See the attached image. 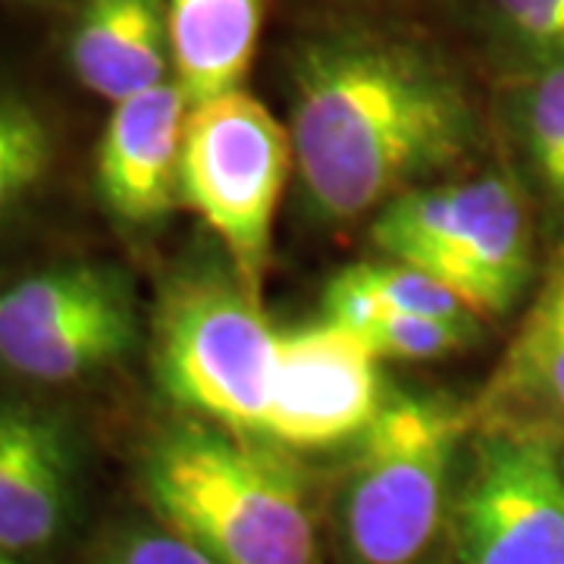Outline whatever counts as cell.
<instances>
[{
    "instance_id": "obj_17",
    "label": "cell",
    "mask_w": 564,
    "mask_h": 564,
    "mask_svg": "<svg viewBox=\"0 0 564 564\" xmlns=\"http://www.w3.org/2000/svg\"><path fill=\"white\" fill-rule=\"evenodd\" d=\"M54 163L51 126L32 104L0 91V220L17 210Z\"/></svg>"
},
{
    "instance_id": "obj_20",
    "label": "cell",
    "mask_w": 564,
    "mask_h": 564,
    "mask_svg": "<svg viewBox=\"0 0 564 564\" xmlns=\"http://www.w3.org/2000/svg\"><path fill=\"white\" fill-rule=\"evenodd\" d=\"M91 564H217L204 555L202 549L182 540L180 533L154 527H129L117 533L98 552Z\"/></svg>"
},
{
    "instance_id": "obj_18",
    "label": "cell",
    "mask_w": 564,
    "mask_h": 564,
    "mask_svg": "<svg viewBox=\"0 0 564 564\" xmlns=\"http://www.w3.org/2000/svg\"><path fill=\"white\" fill-rule=\"evenodd\" d=\"M477 329H480V321H474V317H467V321L421 317V314L389 311L377 302L355 336L370 345V351L380 361L423 364L464 351L477 339Z\"/></svg>"
},
{
    "instance_id": "obj_21",
    "label": "cell",
    "mask_w": 564,
    "mask_h": 564,
    "mask_svg": "<svg viewBox=\"0 0 564 564\" xmlns=\"http://www.w3.org/2000/svg\"><path fill=\"white\" fill-rule=\"evenodd\" d=\"M51 411L32 404H0V480L10 474V467L20 462L22 452L47 423Z\"/></svg>"
},
{
    "instance_id": "obj_10",
    "label": "cell",
    "mask_w": 564,
    "mask_h": 564,
    "mask_svg": "<svg viewBox=\"0 0 564 564\" xmlns=\"http://www.w3.org/2000/svg\"><path fill=\"white\" fill-rule=\"evenodd\" d=\"M188 107L173 79L113 104L95 151V185L104 210L122 226L151 229L182 207Z\"/></svg>"
},
{
    "instance_id": "obj_5",
    "label": "cell",
    "mask_w": 564,
    "mask_h": 564,
    "mask_svg": "<svg viewBox=\"0 0 564 564\" xmlns=\"http://www.w3.org/2000/svg\"><path fill=\"white\" fill-rule=\"evenodd\" d=\"M280 329L226 258H204L163 282L151 317V364L182 417L263 436Z\"/></svg>"
},
{
    "instance_id": "obj_2",
    "label": "cell",
    "mask_w": 564,
    "mask_h": 564,
    "mask_svg": "<svg viewBox=\"0 0 564 564\" xmlns=\"http://www.w3.org/2000/svg\"><path fill=\"white\" fill-rule=\"evenodd\" d=\"M158 524L217 564H323L302 464L258 436L182 417L141 448Z\"/></svg>"
},
{
    "instance_id": "obj_1",
    "label": "cell",
    "mask_w": 564,
    "mask_h": 564,
    "mask_svg": "<svg viewBox=\"0 0 564 564\" xmlns=\"http://www.w3.org/2000/svg\"><path fill=\"white\" fill-rule=\"evenodd\" d=\"M285 126L304 207L326 226L377 217L492 141L489 107L436 44L370 25L292 47Z\"/></svg>"
},
{
    "instance_id": "obj_11",
    "label": "cell",
    "mask_w": 564,
    "mask_h": 564,
    "mask_svg": "<svg viewBox=\"0 0 564 564\" xmlns=\"http://www.w3.org/2000/svg\"><path fill=\"white\" fill-rule=\"evenodd\" d=\"M474 430L564 445V248L549 251L511 343L470 402Z\"/></svg>"
},
{
    "instance_id": "obj_4",
    "label": "cell",
    "mask_w": 564,
    "mask_h": 564,
    "mask_svg": "<svg viewBox=\"0 0 564 564\" xmlns=\"http://www.w3.org/2000/svg\"><path fill=\"white\" fill-rule=\"evenodd\" d=\"M470 436V402L395 392L345 467L339 489L345 562H430L455 508V467Z\"/></svg>"
},
{
    "instance_id": "obj_16",
    "label": "cell",
    "mask_w": 564,
    "mask_h": 564,
    "mask_svg": "<svg viewBox=\"0 0 564 564\" xmlns=\"http://www.w3.org/2000/svg\"><path fill=\"white\" fill-rule=\"evenodd\" d=\"M474 25L496 79L564 63V0H474Z\"/></svg>"
},
{
    "instance_id": "obj_13",
    "label": "cell",
    "mask_w": 564,
    "mask_h": 564,
    "mask_svg": "<svg viewBox=\"0 0 564 564\" xmlns=\"http://www.w3.org/2000/svg\"><path fill=\"white\" fill-rule=\"evenodd\" d=\"M69 69L110 107L173 79L163 0H82L66 39Z\"/></svg>"
},
{
    "instance_id": "obj_6",
    "label": "cell",
    "mask_w": 564,
    "mask_h": 564,
    "mask_svg": "<svg viewBox=\"0 0 564 564\" xmlns=\"http://www.w3.org/2000/svg\"><path fill=\"white\" fill-rule=\"evenodd\" d=\"M289 176H295L289 126L254 95L239 88L188 107L182 207L198 214L223 258L258 295Z\"/></svg>"
},
{
    "instance_id": "obj_12",
    "label": "cell",
    "mask_w": 564,
    "mask_h": 564,
    "mask_svg": "<svg viewBox=\"0 0 564 564\" xmlns=\"http://www.w3.org/2000/svg\"><path fill=\"white\" fill-rule=\"evenodd\" d=\"M489 129L521 182L545 254L564 248V63L502 76L489 95Z\"/></svg>"
},
{
    "instance_id": "obj_15",
    "label": "cell",
    "mask_w": 564,
    "mask_h": 564,
    "mask_svg": "<svg viewBox=\"0 0 564 564\" xmlns=\"http://www.w3.org/2000/svg\"><path fill=\"white\" fill-rule=\"evenodd\" d=\"M76 489V443L63 417L51 414L32 445L0 480V552H39L69 518Z\"/></svg>"
},
{
    "instance_id": "obj_7",
    "label": "cell",
    "mask_w": 564,
    "mask_h": 564,
    "mask_svg": "<svg viewBox=\"0 0 564 564\" xmlns=\"http://www.w3.org/2000/svg\"><path fill=\"white\" fill-rule=\"evenodd\" d=\"M139 339V299L120 267L57 263L0 285V367L29 383H79Z\"/></svg>"
},
{
    "instance_id": "obj_22",
    "label": "cell",
    "mask_w": 564,
    "mask_h": 564,
    "mask_svg": "<svg viewBox=\"0 0 564 564\" xmlns=\"http://www.w3.org/2000/svg\"><path fill=\"white\" fill-rule=\"evenodd\" d=\"M0 564H22V558H13V555H7V552H0Z\"/></svg>"
},
{
    "instance_id": "obj_3",
    "label": "cell",
    "mask_w": 564,
    "mask_h": 564,
    "mask_svg": "<svg viewBox=\"0 0 564 564\" xmlns=\"http://www.w3.org/2000/svg\"><path fill=\"white\" fill-rule=\"evenodd\" d=\"M370 245L443 282L480 323L521 311L545 263L533 204L502 161L404 192L370 220Z\"/></svg>"
},
{
    "instance_id": "obj_8",
    "label": "cell",
    "mask_w": 564,
    "mask_h": 564,
    "mask_svg": "<svg viewBox=\"0 0 564 564\" xmlns=\"http://www.w3.org/2000/svg\"><path fill=\"white\" fill-rule=\"evenodd\" d=\"M452 530L458 564H564V445L474 430Z\"/></svg>"
},
{
    "instance_id": "obj_14",
    "label": "cell",
    "mask_w": 564,
    "mask_h": 564,
    "mask_svg": "<svg viewBox=\"0 0 564 564\" xmlns=\"http://www.w3.org/2000/svg\"><path fill=\"white\" fill-rule=\"evenodd\" d=\"M173 82L188 104L239 91L258 54L267 0H163Z\"/></svg>"
},
{
    "instance_id": "obj_9",
    "label": "cell",
    "mask_w": 564,
    "mask_h": 564,
    "mask_svg": "<svg viewBox=\"0 0 564 564\" xmlns=\"http://www.w3.org/2000/svg\"><path fill=\"white\" fill-rule=\"evenodd\" d=\"M386 361L329 321L280 329L263 443L307 458L355 448L392 402Z\"/></svg>"
},
{
    "instance_id": "obj_19",
    "label": "cell",
    "mask_w": 564,
    "mask_h": 564,
    "mask_svg": "<svg viewBox=\"0 0 564 564\" xmlns=\"http://www.w3.org/2000/svg\"><path fill=\"white\" fill-rule=\"evenodd\" d=\"M364 289L389 307L402 314H421V317H443V321H467L474 317L455 292H448L443 282L433 280L417 267L389 261V258H370V261L348 263ZM477 321V317H474Z\"/></svg>"
}]
</instances>
